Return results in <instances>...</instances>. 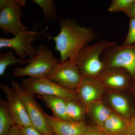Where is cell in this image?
Returning <instances> with one entry per match:
<instances>
[{
	"label": "cell",
	"instance_id": "cell-1",
	"mask_svg": "<svg viewBox=\"0 0 135 135\" xmlns=\"http://www.w3.org/2000/svg\"><path fill=\"white\" fill-rule=\"evenodd\" d=\"M60 32L56 36L52 37L46 32L45 36L55 42L60 62L70 60L75 63L80 51L96 38L97 34L90 28L81 26L70 18L60 19Z\"/></svg>",
	"mask_w": 135,
	"mask_h": 135
},
{
	"label": "cell",
	"instance_id": "cell-2",
	"mask_svg": "<svg viewBox=\"0 0 135 135\" xmlns=\"http://www.w3.org/2000/svg\"><path fill=\"white\" fill-rule=\"evenodd\" d=\"M115 44V42L104 40L85 46L75 62L82 77L97 79L105 69L101 56L107 49Z\"/></svg>",
	"mask_w": 135,
	"mask_h": 135
},
{
	"label": "cell",
	"instance_id": "cell-3",
	"mask_svg": "<svg viewBox=\"0 0 135 135\" xmlns=\"http://www.w3.org/2000/svg\"><path fill=\"white\" fill-rule=\"evenodd\" d=\"M60 59L56 58L53 52L46 46L39 45L36 54L25 67L16 66L12 71L15 77L27 76L29 78L40 79L45 77L58 63Z\"/></svg>",
	"mask_w": 135,
	"mask_h": 135
},
{
	"label": "cell",
	"instance_id": "cell-4",
	"mask_svg": "<svg viewBox=\"0 0 135 135\" xmlns=\"http://www.w3.org/2000/svg\"><path fill=\"white\" fill-rule=\"evenodd\" d=\"M104 52L102 59L104 64L105 71L110 68H121L135 80V45L115 44L107 49Z\"/></svg>",
	"mask_w": 135,
	"mask_h": 135
},
{
	"label": "cell",
	"instance_id": "cell-5",
	"mask_svg": "<svg viewBox=\"0 0 135 135\" xmlns=\"http://www.w3.org/2000/svg\"><path fill=\"white\" fill-rule=\"evenodd\" d=\"M21 86L34 95L55 96L67 101H79L75 90L63 88L46 77L40 79L28 77L22 81Z\"/></svg>",
	"mask_w": 135,
	"mask_h": 135
},
{
	"label": "cell",
	"instance_id": "cell-6",
	"mask_svg": "<svg viewBox=\"0 0 135 135\" xmlns=\"http://www.w3.org/2000/svg\"><path fill=\"white\" fill-rule=\"evenodd\" d=\"M26 2L25 0H7V5L0 11V27L4 33L16 36L28 31L21 21Z\"/></svg>",
	"mask_w": 135,
	"mask_h": 135
},
{
	"label": "cell",
	"instance_id": "cell-7",
	"mask_svg": "<svg viewBox=\"0 0 135 135\" xmlns=\"http://www.w3.org/2000/svg\"><path fill=\"white\" fill-rule=\"evenodd\" d=\"M12 88L23 102L33 126L43 135H53L54 133L47 123L44 112L36 102L34 95L14 81H12Z\"/></svg>",
	"mask_w": 135,
	"mask_h": 135
},
{
	"label": "cell",
	"instance_id": "cell-8",
	"mask_svg": "<svg viewBox=\"0 0 135 135\" xmlns=\"http://www.w3.org/2000/svg\"><path fill=\"white\" fill-rule=\"evenodd\" d=\"M38 24L36 22L31 30L11 38H1L0 49H11L22 60H26L27 57L33 58L36 55V48L32 43L39 38L36 31Z\"/></svg>",
	"mask_w": 135,
	"mask_h": 135
},
{
	"label": "cell",
	"instance_id": "cell-9",
	"mask_svg": "<svg viewBox=\"0 0 135 135\" xmlns=\"http://www.w3.org/2000/svg\"><path fill=\"white\" fill-rule=\"evenodd\" d=\"M45 77L63 88L74 90L82 79L76 64L70 60L58 63Z\"/></svg>",
	"mask_w": 135,
	"mask_h": 135
},
{
	"label": "cell",
	"instance_id": "cell-10",
	"mask_svg": "<svg viewBox=\"0 0 135 135\" xmlns=\"http://www.w3.org/2000/svg\"><path fill=\"white\" fill-rule=\"evenodd\" d=\"M105 88L97 79L83 77L75 91L86 110L92 104L101 100Z\"/></svg>",
	"mask_w": 135,
	"mask_h": 135
},
{
	"label": "cell",
	"instance_id": "cell-11",
	"mask_svg": "<svg viewBox=\"0 0 135 135\" xmlns=\"http://www.w3.org/2000/svg\"><path fill=\"white\" fill-rule=\"evenodd\" d=\"M6 95L8 106L15 124L19 127L32 125L23 102L12 88L1 84Z\"/></svg>",
	"mask_w": 135,
	"mask_h": 135
},
{
	"label": "cell",
	"instance_id": "cell-12",
	"mask_svg": "<svg viewBox=\"0 0 135 135\" xmlns=\"http://www.w3.org/2000/svg\"><path fill=\"white\" fill-rule=\"evenodd\" d=\"M130 77L125 70L121 68H113L105 70L97 79L105 89L122 90L128 87Z\"/></svg>",
	"mask_w": 135,
	"mask_h": 135
},
{
	"label": "cell",
	"instance_id": "cell-13",
	"mask_svg": "<svg viewBox=\"0 0 135 135\" xmlns=\"http://www.w3.org/2000/svg\"><path fill=\"white\" fill-rule=\"evenodd\" d=\"M49 126L56 135H81L86 125L83 122H73L58 119L44 112Z\"/></svg>",
	"mask_w": 135,
	"mask_h": 135
},
{
	"label": "cell",
	"instance_id": "cell-14",
	"mask_svg": "<svg viewBox=\"0 0 135 135\" xmlns=\"http://www.w3.org/2000/svg\"><path fill=\"white\" fill-rule=\"evenodd\" d=\"M45 103L46 106L52 111L54 118L58 119L70 121L68 118L66 112L67 100L57 96L37 95Z\"/></svg>",
	"mask_w": 135,
	"mask_h": 135
},
{
	"label": "cell",
	"instance_id": "cell-15",
	"mask_svg": "<svg viewBox=\"0 0 135 135\" xmlns=\"http://www.w3.org/2000/svg\"><path fill=\"white\" fill-rule=\"evenodd\" d=\"M127 120L118 114L113 112L101 128L107 135L125 134Z\"/></svg>",
	"mask_w": 135,
	"mask_h": 135
},
{
	"label": "cell",
	"instance_id": "cell-16",
	"mask_svg": "<svg viewBox=\"0 0 135 135\" xmlns=\"http://www.w3.org/2000/svg\"><path fill=\"white\" fill-rule=\"evenodd\" d=\"M86 111L92 117L96 124V126L101 128L113 112L101 100L92 104Z\"/></svg>",
	"mask_w": 135,
	"mask_h": 135
},
{
	"label": "cell",
	"instance_id": "cell-17",
	"mask_svg": "<svg viewBox=\"0 0 135 135\" xmlns=\"http://www.w3.org/2000/svg\"><path fill=\"white\" fill-rule=\"evenodd\" d=\"M109 103L119 115L127 120L130 114V107L127 99L122 95L112 93L109 96Z\"/></svg>",
	"mask_w": 135,
	"mask_h": 135
},
{
	"label": "cell",
	"instance_id": "cell-18",
	"mask_svg": "<svg viewBox=\"0 0 135 135\" xmlns=\"http://www.w3.org/2000/svg\"><path fill=\"white\" fill-rule=\"evenodd\" d=\"M16 125L10 112L7 102L0 99V135H8Z\"/></svg>",
	"mask_w": 135,
	"mask_h": 135
},
{
	"label": "cell",
	"instance_id": "cell-19",
	"mask_svg": "<svg viewBox=\"0 0 135 135\" xmlns=\"http://www.w3.org/2000/svg\"><path fill=\"white\" fill-rule=\"evenodd\" d=\"M66 112L68 118L70 121L80 122L83 121L86 111L79 101L67 100Z\"/></svg>",
	"mask_w": 135,
	"mask_h": 135
},
{
	"label": "cell",
	"instance_id": "cell-20",
	"mask_svg": "<svg viewBox=\"0 0 135 135\" xmlns=\"http://www.w3.org/2000/svg\"><path fill=\"white\" fill-rule=\"evenodd\" d=\"M31 58L26 60H22L16 57L13 53V50L9 51L6 53H0V76L5 74L6 70L9 66L14 65L16 64L22 65L28 64Z\"/></svg>",
	"mask_w": 135,
	"mask_h": 135
},
{
	"label": "cell",
	"instance_id": "cell-21",
	"mask_svg": "<svg viewBox=\"0 0 135 135\" xmlns=\"http://www.w3.org/2000/svg\"><path fill=\"white\" fill-rule=\"evenodd\" d=\"M40 6L43 11L44 20L47 23L56 19L57 12L55 2L53 0H32Z\"/></svg>",
	"mask_w": 135,
	"mask_h": 135
},
{
	"label": "cell",
	"instance_id": "cell-22",
	"mask_svg": "<svg viewBox=\"0 0 135 135\" xmlns=\"http://www.w3.org/2000/svg\"><path fill=\"white\" fill-rule=\"evenodd\" d=\"M135 0H113L108 8L110 12L122 11L124 12L128 8Z\"/></svg>",
	"mask_w": 135,
	"mask_h": 135
},
{
	"label": "cell",
	"instance_id": "cell-23",
	"mask_svg": "<svg viewBox=\"0 0 135 135\" xmlns=\"http://www.w3.org/2000/svg\"><path fill=\"white\" fill-rule=\"evenodd\" d=\"M123 44L135 45V18H130L128 32Z\"/></svg>",
	"mask_w": 135,
	"mask_h": 135
},
{
	"label": "cell",
	"instance_id": "cell-24",
	"mask_svg": "<svg viewBox=\"0 0 135 135\" xmlns=\"http://www.w3.org/2000/svg\"><path fill=\"white\" fill-rule=\"evenodd\" d=\"M81 135H107L102 128L97 126H87Z\"/></svg>",
	"mask_w": 135,
	"mask_h": 135
},
{
	"label": "cell",
	"instance_id": "cell-25",
	"mask_svg": "<svg viewBox=\"0 0 135 135\" xmlns=\"http://www.w3.org/2000/svg\"><path fill=\"white\" fill-rule=\"evenodd\" d=\"M20 128L23 135H43L33 125Z\"/></svg>",
	"mask_w": 135,
	"mask_h": 135
},
{
	"label": "cell",
	"instance_id": "cell-26",
	"mask_svg": "<svg viewBox=\"0 0 135 135\" xmlns=\"http://www.w3.org/2000/svg\"><path fill=\"white\" fill-rule=\"evenodd\" d=\"M126 134L127 135H135V114L127 120Z\"/></svg>",
	"mask_w": 135,
	"mask_h": 135
},
{
	"label": "cell",
	"instance_id": "cell-27",
	"mask_svg": "<svg viewBox=\"0 0 135 135\" xmlns=\"http://www.w3.org/2000/svg\"><path fill=\"white\" fill-rule=\"evenodd\" d=\"M124 12L130 18H135V0L128 8Z\"/></svg>",
	"mask_w": 135,
	"mask_h": 135
},
{
	"label": "cell",
	"instance_id": "cell-28",
	"mask_svg": "<svg viewBox=\"0 0 135 135\" xmlns=\"http://www.w3.org/2000/svg\"><path fill=\"white\" fill-rule=\"evenodd\" d=\"M8 135H23L19 127L15 125L10 131Z\"/></svg>",
	"mask_w": 135,
	"mask_h": 135
},
{
	"label": "cell",
	"instance_id": "cell-29",
	"mask_svg": "<svg viewBox=\"0 0 135 135\" xmlns=\"http://www.w3.org/2000/svg\"><path fill=\"white\" fill-rule=\"evenodd\" d=\"M53 135H55V134H53Z\"/></svg>",
	"mask_w": 135,
	"mask_h": 135
},
{
	"label": "cell",
	"instance_id": "cell-30",
	"mask_svg": "<svg viewBox=\"0 0 135 135\" xmlns=\"http://www.w3.org/2000/svg\"><path fill=\"white\" fill-rule=\"evenodd\" d=\"M127 135L126 134H124V135Z\"/></svg>",
	"mask_w": 135,
	"mask_h": 135
}]
</instances>
